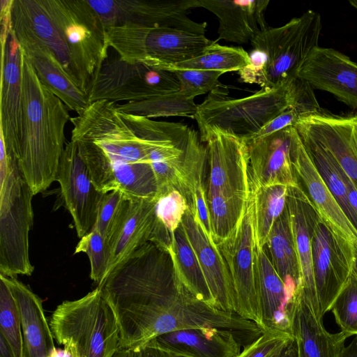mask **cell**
<instances>
[{"mask_svg":"<svg viewBox=\"0 0 357 357\" xmlns=\"http://www.w3.org/2000/svg\"><path fill=\"white\" fill-rule=\"evenodd\" d=\"M155 202L156 199H127L121 218L108 241L110 259L107 275L136 250L151 241L156 222Z\"/></svg>","mask_w":357,"mask_h":357,"instance_id":"obj_27","label":"cell"},{"mask_svg":"<svg viewBox=\"0 0 357 357\" xmlns=\"http://www.w3.org/2000/svg\"><path fill=\"white\" fill-rule=\"evenodd\" d=\"M321 27L320 15L308 10L282 26L260 31L250 42V63L238 71L241 81L266 90L291 82L319 46Z\"/></svg>","mask_w":357,"mask_h":357,"instance_id":"obj_4","label":"cell"},{"mask_svg":"<svg viewBox=\"0 0 357 357\" xmlns=\"http://www.w3.org/2000/svg\"><path fill=\"white\" fill-rule=\"evenodd\" d=\"M271 357H297V349L294 339L291 337Z\"/></svg>","mask_w":357,"mask_h":357,"instance_id":"obj_48","label":"cell"},{"mask_svg":"<svg viewBox=\"0 0 357 357\" xmlns=\"http://www.w3.org/2000/svg\"><path fill=\"white\" fill-rule=\"evenodd\" d=\"M0 140L8 155L19 158L22 135V52L11 31L1 45Z\"/></svg>","mask_w":357,"mask_h":357,"instance_id":"obj_17","label":"cell"},{"mask_svg":"<svg viewBox=\"0 0 357 357\" xmlns=\"http://www.w3.org/2000/svg\"><path fill=\"white\" fill-rule=\"evenodd\" d=\"M12 29L27 32L47 47L73 77L66 43L38 0H13Z\"/></svg>","mask_w":357,"mask_h":357,"instance_id":"obj_30","label":"cell"},{"mask_svg":"<svg viewBox=\"0 0 357 357\" xmlns=\"http://www.w3.org/2000/svg\"><path fill=\"white\" fill-rule=\"evenodd\" d=\"M340 357H357V335L349 345L344 347Z\"/></svg>","mask_w":357,"mask_h":357,"instance_id":"obj_52","label":"cell"},{"mask_svg":"<svg viewBox=\"0 0 357 357\" xmlns=\"http://www.w3.org/2000/svg\"><path fill=\"white\" fill-rule=\"evenodd\" d=\"M168 355V354H167ZM170 357H172V356H170ZM175 357H181V356H175Z\"/></svg>","mask_w":357,"mask_h":357,"instance_id":"obj_57","label":"cell"},{"mask_svg":"<svg viewBox=\"0 0 357 357\" xmlns=\"http://www.w3.org/2000/svg\"><path fill=\"white\" fill-rule=\"evenodd\" d=\"M289 332L296 342L297 357H340L350 337L342 331L328 332L301 292L291 305Z\"/></svg>","mask_w":357,"mask_h":357,"instance_id":"obj_25","label":"cell"},{"mask_svg":"<svg viewBox=\"0 0 357 357\" xmlns=\"http://www.w3.org/2000/svg\"><path fill=\"white\" fill-rule=\"evenodd\" d=\"M149 343L172 357H236L243 346L234 333L215 328L175 331Z\"/></svg>","mask_w":357,"mask_h":357,"instance_id":"obj_24","label":"cell"},{"mask_svg":"<svg viewBox=\"0 0 357 357\" xmlns=\"http://www.w3.org/2000/svg\"><path fill=\"white\" fill-rule=\"evenodd\" d=\"M353 274L357 278V259L355 261L354 268H353Z\"/></svg>","mask_w":357,"mask_h":357,"instance_id":"obj_56","label":"cell"},{"mask_svg":"<svg viewBox=\"0 0 357 357\" xmlns=\"http://www.w3.org/2000/svg\"><path fill=\"white\" fill-rule=\"evenodd\" d=\"M165 251L170 257L176 281L199 301L216 307L195 252L181 225L171 234Z\"/></svg>","mask_w":357,"mask_h":357,"instance_id":"obj_31","label":"cell"},{"mask_svg":"<svg viewBox=\"0 0 357 357\" xmlns=\"http://www.w3.org/2000/svg\"><path fill=\"white\" fill-rule=\"evenodd\" d=\"M142 352L144 357H170L151 343H149L142 349Z\"/></svg>","mask_w":357,"mask_h":357,"instance_id":"obj_50","label":"cell"},{"mask_svg":"<svg viewBox=\"0 0 357 357\" xmlns=\"http://www.w3.org/2000/svg\"><path fill=\"white\" fill-rule=\"evenodd\" d=\"M216 245L231 278L236 313L265 331L257 286L255 200L252 191L239 222L228 237Z\"/></svg>","mask_w":357,"mask_h":357,"instance_id":"obj_10","label":"cell"},{"mask_svg":"<svg viewBox=\"0 0 357 357\" xmlns=\"http://www.w3.org/2000/svg\"><path fill=\"white\" fill-rule=\"evenodd\" d=\"M287 207L299 266L298 291L303 294L315 315L323 319L315 286L312 257L313 232L319 218L301 185L288 188Z\"/></svg>","mask_w":357,"mask_h":357,"instance_id":"obj_19","label":"cell"},{"mask_svg":"<svg viewBox=\"0 0 357 357\" xmlns=\"http://www.w3.org/2000/svg\"><path fill=\"white\" fill-rule=\"evenodd\" d=\"M13 0H1V45L6 44L12 31Z\"/></svg>","mask_w":357,"mask_h":357,"instance_id":"obj_46","label":"cell"},{"mask_svg":"<svg viewBox=\"0 0 357 357\" xmlns=\"http://www.w3.org/2000/svg\"><path fill=\"white\" fill-rule=\"evenodd\" d=\"M249 197L219 194L207 197L211 237L216 244L228 237L235 229Z\"/></svg>","mask_w":357,"mask_h":357,"instance_id":"obj_38","label":"cell"},{"mask_svg":"<svg viewBox=\"0 0 357 357\" xmlns=\"http://www.w3.org/2000/svg\"><path fill=\"white\" fill-rule=\"evenodd\" d=\"M264 249L293 301L300 287V273L287 206L274 223Z\"/></svg>","mask_w":357,"mask_h":357,"instance_id":"obj_32","label":"cell"},{"mask_svg":"<svg viewBox=\"0 0 357 357\" xmlns=\"http://www.w3.org/2000/svg\"><path fill=\"white\" fill-rule=\"evenodd\" d=\"M56 181L79 238L94 227L99 206L105 193L97 190L76 144L70 140L61 155Z\"/></svg>","mask_w":357,"mask_h":357,"instance_id":"obj_15","label":"cell"},{"mask_svg":"<svg viewBox=\"0 0 357 357\" xmlns=\"http://www.w3.org/2000/svg\"><path fill=\"white\" fill-rule=\"evenodd\" d=\"M178 78L181 90L189 97L213 91H227V86L222 84L218 79L225 73L205 70H173Z\"/></svg>","mask_w":357,"mask_h":357,"instance_id":"obj_42","label":"cell"},{"mask_svg":"<svg viewBox=\"0 0 357 357\" xmlns=\"http://www.w3.org/2000/svg\"><path fill=\"white\" fill-rule=\"evenodd\" d=\"M297 77L357 109V63L342 52L333 48L315 47Z\"/></svg>","mask_w":357,"mask_h":357,"instance_id":"obj_20","label":"cell"},{"mask_svg":"<svg viewBox=\"0 0 357 357\" xmlns=\"http://www.w3.org/2000/svg\"><path fill=\"white\" fill-rule=\"evenodd\" d=\"M256 276L265 331L289 332V310L292 300L265 250L257 247Z\"/></svg>","mask_w":357,"mask_h":357,"instance_id":"obj_29","label":"cell"},{"mask_svg":"<svg viewBox=\"0 0 357 357\" xmlns=\"http://www.w3.org/2000/svg\"><path fill=\"white\" fill-rule=\"evenodd\" d=\"M250 63L249 54L241 47L221 45L213 40L199 56L173 64L163 70H205L223 73L239 71Z\"/></svg>","mask_w":357,"mask_h":357,"instance_id":"obj_37","label":"cell"},{"mask_svg":"<svg viewBox=\"0 0 357 357\" xmlns=\"http://www.w3.org/2000/svg\"><path fill=\"white\" fill-rule=\"evenodd\" d=\"M342 174L347 190L348 200L357 220V186L346 175L342 169Z\"/></svg>","mask_w":357,"mask_h":357,"instance_id":"obj_47","label":"cell"},{"mask_svg":"<svg viewBox=\"0 0 357 357\" xmlns=\"http://www.w3.org/2000/svg\"><path fill=\"white\" fill-rule=\"evenodd\" d=\"M199 130L201 141L206 144L209 164L206 196L217 194L249 196L251 187L246 139L215 127H204Z\"/></svg>","mask_w":357,"mask_h":357,"instance_id":"obj_14","label":"cell"},{"mask_svg":"<svg viewBox=\"0 0 357 357\" xmlns=\"http://www.w3.org/2000/svg\"><path fill=\"white\" fill-rule=\"evenodd\" d=\"M292 160L297 178L301 181L319 218L353 269L357 259V227L322 179L298 132L293 142Z\"/></svg>","mask_w":357,"mask_h":357,"instance_id":"obj_13","label":"cell"},{"mask_svg":"<svg viewBox=\"0 0 357 357\" xmlns=\"http://www.w3.org/2000/svg\"><path fill=\"white\" fill-rule=\"evenodd\" d=\"M312 257L316 290L324 316L331 310L335 299L348 284L353 269L320 218L313 232Z\"/></svg>","mask_w":357,"mask_h":357,"instance_id":"obj_23","label":"cell"},{"mask_svg":"<svg viewBox=\"0 0 357 357\" xmlns=\"http://www.w3.org/2000/svg\"><path fill=\"white\" fill-rule=\"evenodd\" d=\"M293 81L271 90L232 98L226 91H213L198 105L195 119L199 128L215 127L245 139L289 108L294 101Z\"/></svg>","mask_w":357,"mask_h":357,"instance_id":"obj_8","label":"cell"},{"mask_svg":"<svg viewBox=\"0 0 357 357\" xmlns=\"http://www.w3.org/2000/svg\"><path fill=\"white\" fill-rule=\"evenodd\" d=\"M3 276L19 308L24 340V357H49L56 348L42 300L16 278Z\"/></svg>","mask_w":357,"mask_h":357,"instance_id":"obj_28","label":"cell"},{"mask_svg":"<svg viewBox=\"0 0 357 357\" xmlns=\"http://www.w3.org/2000/svg\"><path fill=\"white\" fill-rule=\"evenodd\" d=\"M206 159V146H204L197 132L190 128L183 157L188 192V204L195 211L206 232L211 236L207 196L203 183Z\"/></svg>","mask_w":357,"mask_h":357,"instance_id":"obj_33","label":"cell"},{"mask_svg":"<svg viewBox=\"0 0 357 357\" xmlns=\"http://www.w3.org/2000/svg\"><path fill=\"white\" fill-rule=\"evenodd\" d=\"M63 349L67 350L70 354V357H79L75 347L71 344L63 345Z\"/></svg>","mask_w":357,"mask_h":357,"instance_id":"obj_54","label":"cell"},{"mask_svg":"<svg viewBox=\"0 0 357 357\" xmlns=\"http://www.w3.org/2000/svg\"><path fill=\"white\" fill-rule=\"evenodd\" d=\"M34 194L18 159L8 156L0 140V274L31 275L29 234L33 226Z\"/></svg>","mask_w":357,"mask_h":357,"instance_id":"obj_5","label":"cell"},{"mask_svg":"<svg viewBox=\"0 0 357 357\" xmlns=\"http://www.w3.org/2000/svg\"><path fill=\"white\" fill-rule=\"evenodd\" d=\"M70 121L71 140L98 190H117L130 199H156L158 187L148 146L123 119L116 103L91 102Z\"/></svg>","mask_w":357,"mask_h":357,"instance_id":"obj_2","label":"cell"},{"mask_svg":"<svg viewBox=\"0 0 357 357\" xmlns=\"http://www.w3.org/2000/svg\"><path fill=\"white\" fill-rule=\"evenodd\" d=\"M112 357H144L142 349L119 348Z\"/></svg>","mask_w":357,"mask_h":357,"instance_id":"obj_49","label":"cell"},{"mask_svg":"<svg viewBox=\"0 0 357 357\" xmlns=\"http://www.w3.org/2000/svg\"><path fill=\"white\" fill-rule=\"evenodd\" d=\"M79 252H84L88 256L91 265L90 277L99 285L108 271L110 252L107 241L93 227L77 243L75 254Z\"/></svg>","mask_w":357,"mask_h":357,"instance_id":"obj_40","label":"cell"},{"mask_svg":"<svg viewBox=\"0 0 357 357\" xmlns=\"http://www.w3.org/2000/svg\"><path fill=\"white\" fill-rule=\"evenodd\" d=\"M341 331L357 335V278L353 274L331 309Z\"/></svg>","mask_w":357,"mask_h":357,"instance_id":"obj_41","label":"cell"},{"mask_svg":"<svg viewBox=\"0 0 357 357\" xmlns=\"http://www.w3.org/2000/svg\"><path fill=\"white\" fill-rule=\"evenodd\" d=\"M298 133L326 185L357 227V220L348 200L347 190L340 167L331 154L318 142L305 133Z\"/></svg>","mask_w":357,"mask_h":357,"instance_id":"obj_34","label":"cell"},{"mask_svg":"<svg viewBox=\"0 0 357 357\" xmlns=\"http://www.w3.org/2000/svg\"><path fill=\"white\" fill-rule=\"evenodd\" d=\"M24 56L31 63L40 82L70 110L77 114L89 105L86 94L66 71L54 53L33 36L12 29Z\"/></svg>","mask_w":357,"mask_h":357,"instance_id":"obj_22","label":"cell"},{"mask_svg":"<svg viewBox=\"0 0 357 357\" xmlns=\"http://www.w3.org/2000/svg\"><path fill=\"white\" fill-rule=\"evenodd\" d=\"M288 188L274 185L252 191L255 200V229L257 247L263 249L268 234L287 206Z\"/></svg>","mask_w":357,"mask_h":357,"instance_id":"obj_36","label":"cell"},{"mask_svg":"<svg viewBox=\"0 0 357 357\" xmlns=\"http://www.w3.org/2000/svg\"><path fill=\"white\" fill-rule=\"evenodd\" d=\"M49 357H70V354L64 349L63 350L56 349L51 353Z\"/></svg>","mask_w":357,"mask_h":357,"instance_id":"obj_53","label":"cell"},{"mask_svg":"<svg viewBox=\"0 0 357 357\" xmlns=\"http://www.w3.org/2000/svg\"><path fill=\"white\" fill-rule=\"evenodd\" d=\"M22 84L23 123L18 163L36 195L56 181L66 144L65 128L71 117L65 104L40 82L23 52Z\"/></svg>","mask_w":357,"mask_h":357,"instance_id":"obj_3","label":"cell"},{"mask_svg":"<svg viewBox=\"0 0 357 357\" xmlns=\"http://www.w3.org/2000/svg\"><path fill=\"white\" fill-rule=\"evenodd\" d=\"M68 48L71 73L79 88L87 89L106 62L107 30L87 0H38Z\"/></svg>","mask_w":357,"mask_h":357,"instance_id":"obj_6","label":"cell"},{"mask_svg":"<svg viewBox=\"0 0 357 357\" xmlns=\"http://www.w3.org/2000/svg\"><path fill=\"white\" fill-rule=\"evenodd\" d=\"M0 357H15L10 345L1 334H0Z\"/></svg>","mask_w":357,"mask_h":357,"instance_id":"obj_51","label":"cell"},{"mask_svg":"<svg viewBox=\"0 0 357 357\" xmlns=\"http://www.w3.org/2000/svg\"><path fill=\"white\" fill-rule=\"evenodd\" d=\"M291 337L287 331L266 330L252 342L243 346L236 357H271Z\"/></svg>","mask_w":357,"mask_h":357,"instance_id":"obj_45","label":"cell"},{"mask_svg":"<svg viewBox=\"0 0 357 357\" xmlns=\"http://www.w3.org/2000/svg\"><path fill=\"white\" fill-rule=\"evenodd\" d=\"M107 34L109 47L122 61L160 69L199 56L213 42L184 30L132 24L109 28Z\"/></svg>","mask_w":357,"mask_h":357,"instance_id":"obj_9","label":"cell"},{"mask_svg":"<svg viewBox=\"0 0 357 357\" xmlns=\"http://www.w3.org/2000/svg\"><path fill=\"white\" fill-rule=\"evenodd\" d=\"M351 6L357 10V0H351L349 1Z\"/></svg>","mask_w":357,"mask_h":357,"instance_id":"obj_55","label":"cell"},{"mask_svg":"<svg viewBox=\"0 0 357 357\" xmlns=\"http://www.w3.org/2000/svg\"><path fill=\"white\" fill-rule=\"evenodd\" d=\"M180 90V82L172 70L129 63L118 58L103 64L86 96L89 103L102 100L132 102Z\"/></svg>","mask_w":357,"mask_h":357,"instance_id":"obj_11","label":"cell"},{"mask_svg":"<svg viewBox=\"0 0 357 357\" xmlns=\"http://www.w3.org/2000/svg\"><path fill=\"white\" fill-rule=\"evenodd\" d=\"M50 325L57 343L74 345L79 357H112L119 349V328L98 287L79 299L62 302Z\"/></svg>","mask_w":357,"mask_h":357,"instance_id":"obj_7","label":"cell"},{"mask_svg":"<svg viewBox=\"0 0 357 357\" xmlns=\"http://www.w3.org/2000/svg\"><path fill=\"white\" fill-rule=\"evenodd\" d=\"M119 328V348L142 349L157 337L175 331L215 328L234 333L243 346L264 331L236 312L208 305L167 273L162 259L135 251L100 284Z\"/></svg>","mask_w":357,"mask_h":357,"instance_id":"obj_1","label":"cell"},{"mask_svg":"<svg viewBox=\"0 0 357 357\" xmlns=\"http://www.w3.org/2000/svg\"><path fill=\"white\" fill-rule=\"evenodd\" d=\"M181 225L195 252L216 307L236 312L234 289L225 259L190 206L183 217Z\"/></svg>","mask_w":357,"mask_h":357,"instance_id":"obj_21","label":"cell"},{"mask_svg":"<svg viewBox=\"0 0 357 357\" xmlns=\"http://www.w3.org/2000/svg\"><path fill=\"white\" fill-rule=\"evenodd\" d=\"M189 205L186 198L177 190H172L157 197L155 217L158 223L171 236L181 225Z\"/></svg>","mask_w":357,"mask_h":357,"instance_id":"obj_43","label":"cell"},{"mask_svg":"<svg viewBox=\"0 0 357 357\" xmlns=\"http://www.w3.org/2000/svg\"><path fill=\"white\" fill-rule=\"evenodd\" d=\"M107 29L128 24L148 28H170L204 35L206 22L188 14L198 0H87Z\"/></svg>","mask_w":357,"mask_h":357,"instance_id":"obj_12","label":"cell"},{"mask_svg":"<svg viewBox=\"0 0 357 357\" xmlns=\"http://www.w3.org/2000/svg\"><path fill=\"white\" fill-rule=\"evenodd\" d=\"M194 99L180 90L139 102L116 104V107L121 112L149 119L161 116L195 119L198 105L195 104Z\"/></svg>","mask_w":357,"mask_h":357,"instance_id":"obj_35","label":"cell"},{"mask_svg":"<svg viewBox=\"0 0 357 357\" xmlns=\"http://www.w3.org/2000/svg\"><path fill=\"white\" fill-rule=\"evenodd\" d=\"M199 7L216 15L219 40L239 45L251 42L267 28L265 11L268 0H198Z\"/></svg>","mask_w":357,"mask_h":357,"instance_id":"obj_26","label":"cell"},{"mask_svg":"<svg viewBox=\"0 0 357 357\" xmlns=\"http://www.w3.org/2000/svg\"><path fill=\"white\" fill-rule=\"evenodd\" d=\"M296 132L294 126H290L260 139H246L251 191L274 185H300L292 160Z\"/></svg>","mask_w":357,"mask_h":357,"instance_id":"obj_16","label":"cell"},{"mask_svg":"<svg viewBox=\"0 0 357 357\" xmlns=\"http://www.w3.org/2000/svg\"><path fill=\"white\" fill-rule=\"evenodd\" d=\"M294 127L322 145L357 186V115L333 114L321 109L301 117Z\"/></svg>","mask_w":357,"mask_h":357,"instance_id":"obj_18","label":"cell"},{"mask_svg":"<svg viewBox=\"0 0 357 357\" xmlns=\"http://www.w3.org/2000/svg\"><path fill=\"white\" fill-rule=\"evenodd\" d=\"M0 334L10 345L15 357H24V340L17 303L0 274Z\"/></svg>","mask_w":357,"mask_h":357,"instance_id":"obj_39","label":"cell"},{"mask_svg":"<svg viewBox=\"0 0 357 357\" xmlns=\"http://www.w3.org/2000/svg\"><path fill=\"white\" fill-rule=\"evenodd\" d=\"M127 199L117 190L105 193L102 198L94 227L107 243L121 218Z\"/></svg>","mask_w":357,"mask_h":357,"instance_id":"obj_44","label":"cell"}]
</instances>
